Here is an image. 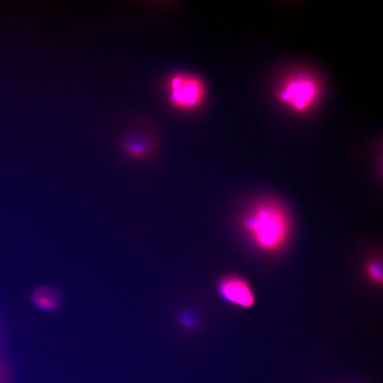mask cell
Instances as JSON below:
<instances>
[{"label": "cell", "instance_id": "obj_4", "mask_svg": "<svg viewBox=\"0 0 383 383\" xmlns=\"http://www.w3.org/2000/svg\"><path fill=\"white\" fill-rule=\"evenodd\" d=\"M217 291L225 302L241 308H250L255 302L251 286L244 278L237 275H228L222 278L217 283Z\"/></svg>", "mask_w": 383, "mask_h": 383}, {"label": "cell", "instance_id": "obj_5", "mask_svg": "<svg viewBox=\"0 0 383 383\" xmlns=\"http://www.w3.org/2000/svg\"><path fill=\"white\" fill-rule=\"evenodd\" d=\"M33 304L44 312H53L60 307V292L54 287L44 285L38 288L32 295Z\"/></svg>", "mask_w": 383, "mask_h": 383}, {"label": "cell", "instance_id": "obj_2", "mask_svg": "<svg viewBox=\"0 0 383 383\" xmlns=\"http://www.w3.org/2000/svg\"><path fill=\"white\" fill-rule=\"evenodd\" d=\"M321 92L318 80L311 74L300 72L289 75L281 82L276 97L291 112L304 114L314 107Z\"/></svg>", "mask_w": 383, "mask_h": 383}, {"label": "cell", "instance_id": "obj_6", "mask_svg": "<svg viewBox=\"0 0 383 383\" xmlns=\"http://www.w3.org/2000/svg\"><path fill=\"white\" fill-rule=\"evenodd\" d=\"M123 150L128 157L140 160L148 156L150 148L148 145L142 141L130 140L124 143Z\"/></svg>", "mask_w": 383, "mask_h": 383}, {"label": "cell", "instance_id": "obj_7", "mask_svg": "<svg viewBox=\"0 0 383 383\" xmlns=\"http://www.w3.org/2000/svg\"><path fill=\"white\" fill-rule=\"evenodd\" d=\"M368 278L374 284L381 285L382 283V268L380 262L377 260L369 262L365 267Z\"/></svg>", "mask_w": 383, "mask_h": 383}, {"label": "cell", "instance_id": "obj_1", "mask_svg": "<svg viewBox=\"0 0 383 383\" xmlns=\"http://www.w3.org/2000/svg\"><path fill=\"white\" fill-rule=\"evenodd\" d=\"M241 226L252 243L266 252L281 249L289 238L290 217L283 206L274 201H262L243 215Z\"/></svg>", "mask_w": 383, "mask_h": 383}, {"label": "cell", "instance_id": "obj_3", "mask_svg": "<svg viewBox=\"0 0 383 383\" xmlns=\"http://www.w3.org/2000/svg\"><path fill=\"white\" fill-rule=\"evenodd\" d=\"M167 89L171 105L185 112L201 107L207 97V88L202 79L184 72L171 75L168 80Z\"/></svg>", "mask_w": 383, "mask_h": 383}]
</instances>
